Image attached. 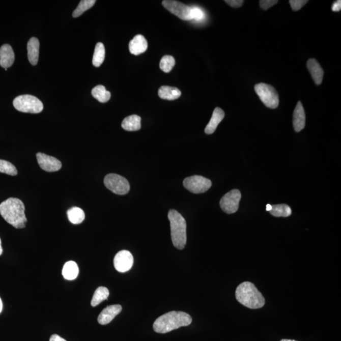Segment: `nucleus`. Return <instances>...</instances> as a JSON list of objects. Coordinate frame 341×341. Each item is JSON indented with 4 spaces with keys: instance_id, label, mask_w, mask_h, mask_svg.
<instances>
[{
    "instance_id": "nucleus-12",
    "label": "nucleus",
    "mask_w": 341,
    "mask_h": 341,
    "mask_svg": "<svg viewBox=\"0 0 341 341\" xmlns=\"http://www.w3.org/2000/svg\"><path fill=\"white\" fill-rule=\"evenodd\" d=\"M37 161L42 169L47 172H56L62 168V164L59 159L45 154H36Z\"/></svg>"
},
{
    "instance_id": "nucleus-37",
    "label": "nucleus",
    "mask_w": 341,
    "mask_h": 341,
    "mask_svg": "<svg viewBox=\"0 0 341 341\" xmlns=\"http://www.w3.org/2000/svg\"><path fill=\"white\" fill-rule=\"evenodd\" d=\"M272 206L270 204H267L266 206V211H271L272 209Z\"/></svg>"
},
{
    "instance_id": "nucleus-38",
    "label": "nucleus",
    "mask_w": 341,
    "mask_h": 341,
    "mask_svg": "<svg viewBox=\"0 0 341 341\" xmlns=\"http://www.w3.org/2000/svg\"><path fill=\"white\" fill-rule=\"evenodd\" d=\"M2 253H3V248L2 246V241L1 238H0V255H2Z\"/></svg>"
},
{
    "instance_id": "nucleus-24",
    "label": "nucleus",
    "mask_w": 341,
    "mask_h": 341,
    "mask_svg": "<svg viewBox=\"0 0 341 341\" xmlns=\"http://www.w3.org/2000/svg\"><path fill=\"white\" fill-rule=\"evenodd\" d=\"M92 95L94 98L96 99L98 101L105 103L108 101L111 98V93L110 92L106 91L105 87L101 85H99L95 87L93 90H92Z\"/></svg>"
},
{
    "instance_id": "nucleus-34",
    "label": "nucleus",
    "mask_w": 341,
    "mask_h": 341,
    "mask_svg": "<svg viewBox=\"0 0 341 341\" xmlns=\"http://www.w3.org/2000/svg\"><path fill=\"white\" fill-rule=\"evenodd\" d=\"M225 2L230 6L237 9L242 6L244 1L242 0H225Z\"/></svg>"
},
{
    "instance_id": "nucleus-22",
    "label": "nucleus",
    "mask_w": 341,
    "mask_h": 341,
    "mask_svg": "<svg viewBox=\"0 0 341 341\" xmlns=\"http://www.w3.org/2000/svg\"><path fill=\"white\" fill-rule=\"evenodd\" d=\"M79 269L77 264L73 261L66 262L62 270V275L65 279L72 280L77 277Z\"/></svg>"
},
{
    "instance_id": "nucleus-10",
    "label": "nucleus",
    "mask_w": 341,
    "mask_h": 341,
    "mask_svg": "<svg viewBox=\"0 0 341 341\" xmlns=\"http://www.w3.org/2000/svg\"><path fill=\"white\" fill-rule=\"evenodd\" d=\"M241 197V192L237 189L225 194L220 201V206L222 211L228 214L235 213L238 210Z\"/></svg>"
},
{
    "instance_id": "nucleus-33",
    "label": "nucleus",
    "mask_w": 341,
    "mask_h": 341,
    "mask_svg": "<svg viewBox=\"0 0 341 341\" xmlns=\"http://www.w3.org/2000/svg\"><path fill=\"white\" fill-rule=\"evenodd\" d=\"M260 2V6L261 9L264 10H267L276 5L278 3L277 0H261Z\"/></svg>"
},
{
    "instance_id": "nucleus-14",
    "label": "nucleus",
    "mask_w": 341,
    "mask_h": 341,
    "mask_svg": "<svg viewBox=\"0 0 341 341\" xmlns=\"http://www.w3.org/2000/svg\"><path fill=\"white\" fill-rule=\"evenodd\" d=\"M306 116L302 103L299 101L293 112V126L296 132H300L305 127Z\"/></svg>"
},
{
    "instance_id": "nucleus-39",
    "label": "nucleus",
    "mask_w": 341,
    "mask_h": 341,
    "mask_svg": "<svg viewBox=\"0 0 341 341\" xmlns=\"http://www.w3.org/2000/svg\"><path fill=\"white\" fill-rule=\"evenodd\" d=\"M2 309H3V303L1 298H0V313H1Z\"/></svg>"
},
{
    "instance_id": "nucleus-28",
    "label": "nucleus",
    "mask_w": 341,
    "mask_h": 341,
    "mask_svg": "<svg viewBox=\"0 0 341 341\" xmlns=\"http://www.w3.org/2000/svg\"><path fill=\"white\" fill-rule=\"evenodd\" d=\"M96 0H82L80 2L79 5H78L77 9H76L73 12V17L77 18L80 17L87 10L91 9L96 4Z\"/></svg>"
},
{
    "instance_id": "nucleus-35",
    "label": "nucleus",
    "mask_w": 341,
    "mask_h": 341,
    "mask_svg": "<svg viewBox=\"0 0 341 341\" xmlns=\"http://www.w3.org/2000/svg\"><path fill=\"white\" fill-rule=\"evenodd\" d=\"M332 10L333 12H339L341 10V1L340 0H338V1L335 2L332 5Z\"/></svg>"
},
{
    "instance_id": "nucleus-32",
    "label": "nucleus",
    "mask_w": 341,
    "mask_h": 341,
    "mask_svg": "<svg viewBox=\"0 0 341 341\" xmlns=\"http://www.w3.org/2000/svg\"><path fill=\"white\" fill-rule=\"evenodd\" d=\"M204 12L200 8H191V17H192V20H201L204 18Z\"/></svg>"
},
{
    "instance_id": "nucleus-4",
    "label": "nucleus",
    "mask_w": 341,
    "mask_h": 341,
    "mask_svg": "<svg viewBox=\"0 0 341 341\" xmlns=\"http://www.w3.org/2000/svg\"><path fill=\"white\" fill-rule=\"evenodd\" d=\"M168 219L173 245L183 250L187 244V222L179 212L173 209L169 211Z\"/></svg>"
},
{
    "instance_id": "nucleus-9",
    "label": "nucleus",
    "mask_w": 341,
    "mask_h": 341,
    "mask_svg": "<svg viewBox=\"0 0 341 341\" xmlns=\"http://www.w3.org/2000/svg\"><path fill=\"white\" fill-rule=\"evenodd\" d=\"M165 9L172 14L183 20H192L191 17V7L187 6L180 2L173 0H164L162 3Z\"/></svg>"
},
{
    "instance_id": "nucleus-36",
    "label": "nucleus",
    "mask_w": 341,
    "mask_h": 341,
    "mask_svg": "<svg viewBox=\"0 0 341 341\" xmlns=\"http://www.w3.org/2000/svg\"><path fill=\"white\" fill-rule=\"evenodd\" d=\"M49 341H67V340L64 339V338L60 337V335H59L53 334L51 335L50 339H49Z\"/></svg>"
},
{
    "instance_id": "nucleus-18",
    "label": "nucleus",
    "mask_w": 341,
    "mask_h": 341,
    "mask_svg": "<svg viewBox=\"0 0 341 341\" xmlns=\"http://www.w3.org/2000/svg\"><path fill=\"white\" fill-rule=\"evenodd\" d=\"M225 116L224 112L220 107H216L214 110L211 120L205 128V132L207 134H212L216 131L217 126L221 123Z\"/></svg>"
},
{
    "instance_id": "nucleus-29",
    "label": "nucleus",
    "mask_w": 341,
    "mask_h": 341,
    "mask_svg": "<svg viewBox=\"0 0 341 341\" xmlns=\"http://www.w3.org/2000/svg\"><path fill=\"white\" fill-rule=\"evenodd\" d=\"M175 65V60L170 55H166V56L162 57L159 64L160 68L165 73L170 72Z\"/></svg>"
},
{
    "instance_id": "nucleus-3",
    "label": "nucleus",
    "mask_w": 341,
    "mask_h": 341,
    "mask_svg": "<svg viewBox=\"0 0 341 341\" xmlns=\"http://www.w3.org/2000/svg\"><path fill=\"white\" fill-rule=\"evenodd\" d=\"M235 295L238 302L248 308H261L266 303L263 295L250 282H244L239 285Z\"/></svg>"
},
{
    "instance_id": "nucleus-26",
    "label": "nucleus",
    "mask_w": 341,
    "mask_h": 341,
    "mask_svg": "<svg viewBox=\"0 0 341 341\" xmlns=\"http://www.w3.org/2000/svg\"><path fill=\"white\" fill-rule=\"evenodd\" d=\"M269 212L274 217H287L291 216L292 211H291L290 207L288 206V205L279 204L274 205V206H272L271 211H269Z\"/></svg>"
},
{
    "instance_id": "nucleus-16",
    "label": "nucleus",
    "mask_w": 341,
    "mask_h": 341,
    "mask_svg": "<svg viewBox=\"0 0 341 341\" xmlns=\"http://www.w3.org/2000/svg\"><path fill=\"white\" fill-rule=\"evenodd\" d=\"M15 61L14 52L9 44H4L0 48V66L8 68L14 64Z\"/></svg>"
},
{
    "instance_id": "nucleus-1",
    "label": "nucleus",
    "mask_w": 341,
    "mask_h": 341,
    "mask_svg": "<svg viewBox=\"0 0 341 341\" xmlns=\"http://www.w3.org/2000/svg\"><path fill=\"white\" fill-rule=\"evenodd\" d=\"M0 214L5 221L17 229L24 228L27 222L24 204L17 198H9L0 204Z\"/></svg>"
},
{
    "instance_id": "nucleus-19",
    "label": "nucleus",
    "mask_w": 341,
    "mask_h": 341,
    "mask_svg": "<svg viewBox=\"0 0 341 341\" xmlns=\"http://www.w3.org/2000/svg\"><path fill=\"white\" fill-rule=\"evenodd\" d=\"M27 56L31 65L38 64L39 54V41L36 38L30 39L27 43Z\"/></svg>"
},
{
    "instance_id": "nucleus-27",
    "label": "nucleus",
    "mask_w": 341,
    "mask_h": 341,
    "mask_svg": "<svg viewBox=\"0 0 341 341\" xmlns=\"http://www.w3.org/2000/svg\"><path fill=\"white\" fill-rule=\"evenodd\" d=\"M105 59V48L104 44L101 43H97L94 50L93 64L94 67H99L104 62Z\"/></svg>"
},
{
    "instance_id": "nucleus-31",
    "label": "nucleus",
    "mask_w": 341,
    "mask_h": 341,
    "mask_svg": "<svg viewBox=\"0 0 341 341\" xmlns=\"http://www.w3.org/2000/svg\"><path fill=\"white\" fill-rule=\"evenodd\" d=\"M308 2L307 0H290V4L294 11H298Z\"/></svg>"
},
{
    "instance_id": "nucleus-5",
    "label": "nucleus",
    "mask_w": 341,
    "mask_h": 341,
    "mask_svg": "<svg viewBox=\"0 0 341 341\" xmlns=\"http://www.w3.org/2000/svg\"><path fill=\"white\" fill-rule=\"evenodd\" d=\"M15 108L18 111L27 113H39L43 110V104L36 97L31 95H21L13 102Z\"/></svg>"
},
{
    "instance_id": "nucleus-13",
    "label": "nucleus",
    "mask_w": 341,
    "mask_h": 341,
    "mask_svg": "<svg viewBox=\"0 0 341 341\" xmlns=\"http://www.w3.org/2000/svg\"><path fill=\"white\" fill-rule=\"evenodd\" d=\"M122 310V306L120 305H114L107 306L99 314L98 321L101 325L108 324L115 317L118 316Z\"/></svg>"
},
{
    "instance_id": "nucleus-20",
    "label": "nucleus",
    "mask_w": 341,
    "mask_h": 341,
    "mask_svg": "<svg viewBox=\"0 0 341 341\" xmlns=\"http://www.w3.org/2000/svg\"><path fill=\"white\" fill-rule=\"evenodd\" d=\"M159 98L166 100L173 101L180 98L182 95L181 91L177 88L169 86H162L158 91Z\"/></svg>"
},
{
    "instance_id": "nucleus-7",
    "label": "nucleus",
    "mask_w": 341,
    "mask_h": 341,
    "mask_svg": "<svg viewBox=\"0 0 341 341\" xmlns=\"http://www.w3.org/2000/svg\"><path fill=\"white\" fill-rule=\"evenodd\" d=\"M104 183L107 189L117 195H125L130 191V187L128 180L119 175L111 173L106 175Z\"/></svg>"
},
{
    "instance_id": "nucleus-17",
    "label": "nucleus",
    "mask_w": 341,
    "mask_h": 341,
    "mask_svg": "<svg viewBox=\"0 0 341 341\" xmlns=\"http://www.w3.org/2000/svg\"><path fill=\"white\" fill-rule=\"evenodd\" d=\"M148 43L143 35H136L129 43V50L132 54L139 55L148 49Z\"/></svg>"
},
{
    "instance_id": "nucleus-30",
    "label": "nucleus",
    "mask_w": 341,
    "mask_h": 341,
    "mask_svg": "<svg viewBox=\"0 0 341 341\" xmlns=\"http://www.w3.org/2000/svg\"><path fill=\"white\" fill-rule=\"evenodd\" d=\"M0 172L10 176H16L18 174L16 167L11 162L0 159Z\"/></svg>"
},
{
    "instance_id": "nucleus-8",
    "label": "nucleus",
    "mask_w": 341,
    "mask_h": 341,
    "mask_svg": "<svg viewBox=\"0 0 341 341\" xmlns=\"http://www.w3.org/2000/svg\"><path fill=\"white\" fill-rule=\"evenodd\" d=\"M183 185L191 193H203L211 187L212 182L206 178L195 175L185 178Z\"/></svg>"
},
{
    "instance_id": "nucleus-23",
    "label": "nucleus",
    "mask_w": 341,
    "mask_h": 341,
    "mask_svg": "<svg viewBox=\"0 0 341 341\" xmlns=\"http://www.w3.org/2000/svg\"><path fill=\"white\" fill-rule=\"evenodd\" d=\"M68 218L69 221L74 224L82 223L85 219V213L82 209L74 207L67 211Z\"/></svg>"
},
{
    "instance_id": "nucleus-2",
    "label": "nucleus",
    "mask_w": 341,
    "mask_h": 341,
    "mask_svg": "<svg viewBox=\"0 0 341 341\" xmlns=\"http://www.w3.org/2000/svg\"><path fill=\"white\" fill-rule=\"evenodd\" d=\"M192 322L190 315L183 311H172L162 315L156 320L153 324L155 332L166 334L181 327L188 326Z\"/></svg>"
},
{
    "instance_id": "nucleus-21",
    "label": "nucleus",
    "mask_w": 341,
    "mask_h": 341,
    "mask_svg": "<svg viewBox=\"0 0 341 341\" xmlns=\"http://www.w3.org/2000/svg\"><path fill=\"white\" fill-rule=\"evenodd\" d=\"M122 127L123 129L129 132L138 131L141 128V118L135 115L125 118L123 121Z\"/></svg>"
},
{
    "instance_id": "nucleus-25",
    "label": "nucleus",
    "mask_w": 341,
    "mask_h": 341,
    "mask_svg": "<svg viewBox=\"0 0 341 341\" xmlns=\"http://www.w3.org/2000/svg\"><path fill=\"white\" fill-rule=\"evenodd\" d=\"M109 295V291L105 287H99L95 291L91 301L92 306H98L102 301L106 300Z\"/></svg>"
},
{
    "instance_id": "nucleus-6",
    "label": "nucleus",
    "mask_w": 341,
    "mask_h": 341,
    "mask_svg": "<svg viewBox=\"0 0 341 341\" xmlns=\"http://www.w3.org/2000/svg\"><path fill=\"white\" fill-rule=\"evenodd\" d=\"M254 89L261 100L267 107L275 109L279 106V94L272 86L260 83H257Z\"/></svg>"
},
{
    "instance_id": "nucleus-11",
    "label": "nucleus",
    "mask_w": 341,
    "mask_h": 341,
    "mask_svg": "<svg viewBox=\"0 0 341 341\" xmlns=\"http://www.w3.org/2000/svg\"><path fill=\"white\" fill-rule=\"evenodd\" d=\"M133 265V257L129 251H120L115 257L114 266L117 271L123 273L130 271Z\"/></svg>"
},
{
    "instance_id": "nucleus-40",
    "label": "nucleus",
    "mask_w": 341,
    "mask_h": 341,
    "mask_svg": "<svg viewBox=\"0 0 341 341\" xmlns=\"http://www.w3.org/2000/svg\"><path fill=\"white\" fill-rule=\"evenodd\" d=\"M280 341H297V340H293V339H282V340H280Z\"/></svg>"
},
{
    "instance_id": "nucleus-15",
    "label": "nucleus",
    "mask_w": 341,
    "mask_h": 341,
    "mask_svg": "<svg viewBox=\"0 0 341 341\" xmlns=\"http://www.w3.org/2000/svg\"><path fill=\"white\" fill-rule=\"evenodd\" d=\"M306 66L315 83L317 85H321L324 75V70L321 65L316 59H311L307 62Z\"/></svg>"
}]
</instances>
